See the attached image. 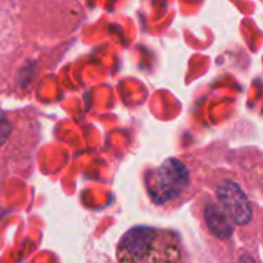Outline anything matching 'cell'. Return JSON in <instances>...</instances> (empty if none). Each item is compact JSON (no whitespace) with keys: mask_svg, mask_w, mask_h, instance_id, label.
Returning <instances> with one entry per match:
<instances>
[{"mask_svg":"<svg viewBox=\"0 0 263 263\" xmlns=\"http://www.w3.org/2000/svg\"><path fill=\"white\" fill-rule=\"evenodd\" d=\"M217 197L222 206L225 208V213L236 225L245 227L251 222L253 210L250 200L236 182L227 180L222 185H219Z\"/></svg>","mask_w":263,"mask_h":263,"instance_id":"obj_2","label":"cell"},{"mask_svg":"<svg viewBox=\"0 0 263 263\" xmlns=\"http://www.w3.org/2000/svg\"><path fill=\"white\" fill-rule=\"evenodd\" d=\"M14 39V23L11 15L0 8V57L9 49Z\"/></svg>","mask_w":263,"mask_h":263,"instance_id":"obj_5","label":"cell"},{"mask_svg":"<svg viewBox=\"0 0 263 263\" xmlns=\"http://www.w3.org/2000/svg\"><path fill=\"white\" fill-rule=\"evenodd\" d=\"M190 185V171L177 159L165 160L148 179V191L157 205L179 197Z\"/></svg>","mask_w":263,"mask_h":263,"instance_id":"obj_1","label":"cell"},{"mask_svg":"<svg viewBox=\"0 0 263 263\" xmlns=\"http://www.w3.org/2000/svg\"><path fill=\"white\" fill-rule=\"evenodd\" d=\"M156 240V231L151 228L139 227L128 231L120 242V259L125 263H136L148 256Z\"/></svg>","mask_w":263,"mask_h":263,"instance_id":"obj_3","label":"cell"},{"mask_svg":"<svg viewBox=\"0 0 263 263\" xmlns=\"http://www.w3.org/2000/svg\"><path fill=\"white\" fill-rule=\"evenodd\" d=\"M205 220L210 231L220 240H227L233 234V227L228 220V214L223 213L217 205L210 203L205 208Z\"/></svg>","mask_w":263,"mask_h":263,"instance_id":"obj_4","label":"cell"},{"mask_svg":"<svg viewBox=\"0 0 263 263\" xmlns=\"http://www.w3.org/2000/svg\"><path fill=\"white\" fill-rule=\"evenodd\" d=\"M239 263H256V260L248 254H242L240 259H239Z\"/></svg>","mask_w":263,"mask_h":263,"instance_id":"obj_6","label":"cell"},{"mask_svg":"<svg viewBox=\"0 0 263 263\" xmlns=\"http://www.w3.org/2000/svg\"><path fill=\"white\" fill-rule=\"evenodd\" d=\"M9 133V128H8V125L3 128V129H0V145L3 143V140L6 139V134Z\"/></svg>","mask_w":263,"mask_h":263,"instance_id":"obj_7","label":"cell"}]
</instances>
